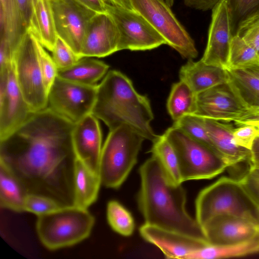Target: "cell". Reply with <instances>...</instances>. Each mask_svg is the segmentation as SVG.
<instances>
[{
  "instance_id": "cell-1",
  "label": "cell",
  "mask_w": 259,
  "mask_h": 259,
  "mask_svg": "<svg viewBox=\"0 0 259 259\" xmlns=\"http://www.w3.org/2000/svg\"><path fill=\"white\" fill-rule=\"evenodd\" d=\"M74 125L48 108L32 113L0 140V163L28 194L49 197L62 206L74 205Z\"/></svg>"
},
{
  "instance_id": "cell-2",
  "label": "cell",
  "mask_w": 259,
  "mask_h": 259,
  "mask_svg": "<svg viewBox=\"0 0 259 259\" xmlns=\"http://www.w3.org/2000/svg\"><path fill=\"white\" fill-rule=\"evenodd\" d=\"M139 174L138 204L145 224L206 240L201 226L187 211L182 184L172 183L153 156L141 165Z\"/></svg>"
},
{
  "instance_id": "cell-3",
  "label": "cell",
  "mask_w": 259,
  "mask_h": 259,
  "mask_svg": "<svg viewBox=\"0 0 259 259\" xmlns=\"http://www.w3.org/2000/svg\"><path fill=\"white\" fill-rule=\"evenodd\" d=\"M92 113L109 131L125 124L145 140L153 142L158 136L151 126L154 115L149 100L139 94L130 78L117 70L108 71L98 84Z\"/></svg>"
},
{
  "instance_id": "cell-4",
  "label": "cell",
  "mask_w": 259,
  "mask_h": 259,
  "mask_svg": "<svg viewBox=\"0 0 259 259\" xmlns=\"http://www.w3.org/2000/svg\"><path fill=\"white\" fill-rule=\"evenodd\" d=\"M196 219L201 226L215 216L229 214L259 223L256 201L240 179L223 176L203 189L195 201Z\"/></svg>"
},
{
  "instance_id": "cell-5",
  "label": "cell",
  "mask_w": 259,
  "mask_h": 259,
  "mask_svg": "<svg viewBox=\"0 0 259 259\" xmlns=\"http://www.w3.org/2000/svg\"><path fill=\"white\" fill-rule=\"evenodd\" d=\"M144 140L127 125L109 131L100 160L99 175L103 185L114 189L121 186L137 162Z\"/></svg>"
},
{
  "instance_id": "cell-6",
  "label": "cell",
  "mask_w": 259,
  "mask_h": 259,
  "mask_svg": "<svg viewBox=\"0 0 259 259\" xmlns=\"http://www.w3.org/2000/svg\"><path fill=\"white\" fill-rule=\"evenodd\" d=\"M95 223L94 215L88 209L65 206L37 216L36 230L43 245L54 250L74 245L88 238Z\"/></svg>"
},
{
  "instance_id": "cell-7",
  "label": "cell",
  "mask_w": 259,
  "mask_h": 259,
  "mask_svg": "<svg viewBox=\"0 0 259 259\" xmlns=\"http://www.w3.org/2000/svg\"><path fill=\"white\" fill-rule=\"evenodd\" d=\"M174 147L183 182L210 179L228 167L221 155L172 125L164 133Z\"/></svg>"
},
{
  "instance_id": "cell-8",
  "label": "cell",
  "mask_w": 259,
  "mask_h": 259,
  "mask_svg": "<svg viewBox=\"0 0 259 259\" xmlns=\"http://www.w3.org/2000/svg\"><path fill=\"white\" fill-rule=\"evenodd\" d=\"M36 41V38L28 30L15 51L13 61L18 85L33 113L48 106V94L39 67Z\"/></svg>"
},
{
  "instance_id": "cell-9",
  "label": "cell",
  "mask_w": 259,
  "mask_h": 259,
  "mask_svg": "<svg viewBox=\"0 0 259 259\" xmlns=\"http://www.w3.org/2000/svg\"><path fill=\"white\" fill-rule=\"evenodd\" d=\"M133 9L141 14L164 39L166 45L184 58L198 56L195 42L164 0H131Z\"/></svg>"
},
{
  "instance_id": "cell-10",
  "label": "cell",
  "mask_w": 259,
  "mask_h": 259,
  "mask_svg": "<svg viewBox=\"0 0 259 259\" xmlns=\"http://www.w3.org/2000/svg\"><path fill=\"white\" fill-rule=\"evenodd\" d=\"M98 84L85 85L57 76L48 94L47 108L75 124L92 112Z\"/></svg>"
},
{
  "instance_id": "cell-11",
  "label": "cell",
  "mask_w": 259,
  "mask_h": 259,
  "mask_svg": "<svg viewBox=\"0 0 259 259\" xmlns=\"http://www.w3.org/2000/svg\"><path fill=\"white\" fill-rule=\"evenodd\" d=\"M119 32L118 50H150L165 44L163 37L139 12L106 4Z\"/></svg>"
},
{
  "instance_id": "cell-12",
  "label": "cell",
  "mask_w": 259,
  "mask_h": 259,
  "mask_svg": "<svg viewBox=\"0 0 259 259\" xmlns=\"http://www.w3.org/2000/svg\"><path fill=\"white\" fill-rule=\"evenodd\" d=\"M32 113L18 85L12 62L0 69V140L18 128Z\"/></svg>"
},
{
  "instance_id": "cell-13",
  "label": "cell",
  "mask_w": 259,
  "mask_h": 259,
  "mask_svg": "<svg viewBox=\"0 0 259 259\" xmlns=\"http://www.w3.org/2000/svg\"><path fill=\"white\" fill-rule=\"evenodd\" d=\"M49 1L58 37L80 57L87 27L96 13L75 0Z\"/></svg>"
},
{
  "instance_id": "cell-14",
  "label": "cell",
  "mask_w": 259,
  "mask_h": 259,
  "mask_svg": "<svg viewBox=\"0 0 259 259\" xmlns=\"http://www.w3.org/2000/svg\"><path fill=\"white\" fill-rule=\"evenodd\" d=\"M202 228L207 242L213 245L237 244L259 235V223L229 214L214 217Z\"/></svg>"
},
{
  "instance_id": "cell-15",
  "label": "cell",
  "mask_w": 259,
  "mask_h": 259,
  "mask_svg": "<svg viewBox=\"0 0 259 259\" xmlns=\"http://www.w3.org/2000/svg\"><path fill=\"white\" fill-rule=\"evenodd\" d=\"M232 38L227 2L221 0L212 9L207 42L202 61L226 69Z\"/></svg>"
},
{
  "instance_id": "cell-16",
  "label": "cell",
  "mask_w": 259,
  "mask_h": 259,
  "mask_svg": "<svg viewBox=\"0 0 259 259\" xmlns=\"http://www.w3.org/2000/svg\"><path fill=\"white\" fill-rule=\"evenodd\" d=\"M247 109L226 83L196 95L195 115L219 121H234Z\"/></svg>"
},
{
  "instance_id": "cell-17",
  "label": "cell",
  "mask_w": 259,
  "mask_h": 259,
  "mask_svg": "<svg viewBox=\"0 0 259 259\" xmlns=\"http://www.w3.org/2000/svg\"><path fill=\"white\" fill-rule=\"evenodd\" d=\"M119 32L112 17L107 12L96 13L84 33L79 56L104 57L118 51Z\"/></svg>"
},
{
  "instance_id": "cell-18",
  "label": "cell",
  "mask_w": 259,
  "mask_h": 259,
  "mask_svg": "<svg viewBox=\"0 0 259 259\" xmlns=\"http://www.w3.org/2000/svg\"><path fill=\"white\" fill-rule=\"evenodd\" d=\"M98 119L92 113L74 124L72 142L76 158L99 174L102 133Z\"/></svg>"
},
{
  "instance_id": "cell-19",
  "label": "cell",
  "mask_w": 259,
  "mask_h": 259,
  "mask_svg": "<svg viewBox=\"0 0 259 259\" xmlns=\"http://www.w3.org/2000/svg\"><path fill=\"white\" fill-rule=\"evenodd\" d=\"M139 232L146 241L159 248L167 258L186 259L191 253L209 244L201 239L147 224Z\"/></svg>"
},
{
  "instance_id": "cell-20",
  "label": "cell",
  "mask_w": 259,
  "mask_h": 259,
  "mask_svg": "<svg viewBox=\"0 0 259 259\" xmlns=\"http://www.w3.org/2000/svg\"><path fill=\"white\" fill-rule=\"evenodd\" d=\"M203 122L217 150L228 167L245 161L248 162L250 150L235 143L233 137L234 128L232 125L204 118Z\"/></svg>"
},
{
  "instance_id": "cell-21",
  "label": "cell",
  "mask_w": 259,
  "mask_h": 259,
  "mask_svg": "<svg viewBox=\"0 0 259 259\" xmlns=\"http://www.w3.org/2000/svg\"><path fill=\"white\" fill-rule=\"evenodd\" d=\"M181 81L185 82L196 95L213 87L227 82L226 70L215 66L207 65L200 59L188 60L179 72Z\"/></svg>"
},
{
  "instance_id": "cell-22",
  "label": "cell",
  "mask_w": 259,
  "mask_h": 259,
  "mask_svg": "<svg viewBox=\"0 0 259 259\" xmlns=\"http://www.w3.org/2000/svg\"><path fill=\"white\" fill-rule=\"evenodd\" d=\"M28 30L44 48L52 51L58 36L49 0L33 1Z\"/></svg>"
},
{
  "instance_id": "cell-23",
  "label": "cell",
  "mask_w": 259,
  "mask_h": 259,
  "mask_svg": "<svg viewBox=\"0 0 259 259\" xmlns=\"http://www.w3.org/2000/svg\"><path fill=\"white\" fill-rule=\"evenodd\" d=\"M74 205L88 209L97 199L102 184L99 174L76 158L74 165Z\"/></svg>"
},
{
  "instance_id": "cell-24",
  "label": "cell",
  "mask_w": 259,
  "mask_h": 259,
  "mask_svg": "<svg viewBox=\"0 0 259 259\" xmlns=\"http://www.w3.org/2000/svg\"><path fill=\"white\" fill-rule=\"evenodd\" d=\"M227 83L246 108L259 106V78L246 69H226Z\"/></svg>"
},
{
  "instance_id": "cell-25",
  "label": "cell",
  "mask_w": 259,
  "mask_h": 259,
  "mask_svg": "<svg viewBox=\"0 0 259 259\" xmlns=\"http://www.w3.org/2000/svg\"><path fill=\"white\" fill-rule=\"evenodd\" d=\"M109 68L103 61L83 57L68 68L58 70L57 76L79 84L95 85L107 74Z\"/></svg>"
},
{
  "instance_id": "cell-26",
  "label": "cell",
  "mask_w": 259,
  "mask_h": 259,
  "mask_svg": "<svg viewBox=\"0 0 259 259\" xmlns=\"http://www.w3.org/2000/svg\"><path fill=\"white\" fill-rule=\"evenodd\" d=\"M28 194L19 180L5 165L0 163V205L16 212L24 211Z\"/></svg>"
},
{
  "instance_id": "cell-27",
  "label": "cell",
  "mask_w": 259,
  "mask_h": 259,
  "mask_svg": "<svg viewBox=\"0 0 259 259\" xmlns=\"http://www.w3.org/2000/svg\"><path fill=\"white\" fill-rule=\"evenodd\" d=\"M259 252V235L241 243L206 246L189 254L186 259H217L244 256Z\"/></svg>"
},
{
  "instance_id": "cell-28",
  "label": "cell",
  "mask_w": 259,
  "mask_h": 259,
  "mask_svg": "<svg viewBox=\"0 0 259 259\" xmlns=\"http://www.w3.org/2000/svg\"><path fill=\"white\" fill-rule=\"evenodd\" d=\"M0 38L8 40L16 50L24 34V28L15 0H0Z\"/></svg>"
},
{
  "instance_id": "cell-29",
  "label": "cell",
  "mask_w": 259,
  "mask_h": 259,
  "mask_svg": "<svg viewBox=\"0 0 259 259\" xmlns=\"http://www.w3.org/2000/svg\"><path fill=\"white\" fill-rule=\"evenodd\" d=\"M150 150L168 178L174 184L183 182L176 151L165 135H158Z\"/></svg>"
},
{
  "instance_id": "cell-30",
  "label": "cell",
  "mask_w": 259,
  "mask_h": 259,
  "mask_svg": "<svg viewBox=\"0 0 259 259\" xmlns=\"http://www.w3.org/2000/svg\"><path fill=\"white\" fill-rule=\"evenodd\" d=\"M196 94L183 81L174 83L167 102V109L174 121L196 110Z\"/></svg>"
},
{
  "instance_id": "cell-31",
  "label": "cell",
  "mask_w": 259,
  "mask_h": 259,
  "mask_svg": "<svg viewBox=\"0 0 259 259\" xmlns=\"http://www.w3.org/2000/svg\"><path fill=\"white\" fill-rule=\"evenodd\" d=\"M232 37L240 28L259 16V0H226Z\"/></svg>"
},
{
  "instance_id": "cell-32",
  "label": "cell",
  "mask_w": 259,
  "mask_h": 259,
  "mask_svg": "<svg viewBox=\"0 0 259 259\" xmlns=\"http://www.w3.org/2000/svg\"><path fill=\"white\" fill-rule=\"evenodd\" d=\"M259 64V55L241 37H232L227 69H247Z\"/></svg>"
},
{
  "instance_id": "cell-33",
  "label": "cell",
  "mask_w": 259,
  "mask_h": 259,
  "mask_svg": "<svg viewBox=\"0 0 259 259\" xmlns=\"http://www.w3.org/2000/svg\"><path fill=\"white\" fill-rule=\"evenodd\" d=\"M107 219L111 228L124 236H131L135 224L131 213L116 200L109 201L107 205Z\"/></svg>"
},
{
  "instance_id": "cell-34",
  "label": "cell",
  "mask_w": 259,
  "mask_h": 259,
  "mask_svg": "<svg viewBox=\"0 0 259 259\" xmlns=\"http://www.w3.org/2000/svg\"><path fill=\"white\" fill-rule=\"evenodd\" d=\"M173 125L219 153L204 126L202 117L195 114H188L175 121Z\"/></svg>"
},
{
  "instance_id": "cell-35",
  "label": "cell",
  "mask_w": 259,
  "mask_h": 259,
  "mask_svg": "<svg viewBox=\"0 0 259 259\" xmlns=\"http://www.w3.org/2000/svg\"><path fill=\"white\" fill-rule=\"evenodd\" d=\"M62 206L56 200L49 197L28 194L24 200V211L39 216L50 213Z\"/></svg>"
},
{
  "instance_id": "cell-36",
  "label": "cell",
  "mask_w": 259,
  "mask_h": 259,
  "mask_svg": "<svg viewBox=\"0 0 259 259\" xmlns=\"http://www.w3.org/2000/svg\"><path fill=\"white\" fill-rule=\"evenodd\" d=\"M36 43L39 67L46 90L48 94L57 76L58 69L52 57L49 55L37 39Z\"/></svg>"
},
{
  "instance_id": "cell-37",
  "label": "cell",
  "mask_w": 259,
  "mask_h": 259,
  "mask_svg": "<svg viewBox=\"0 0 259 259\" xmlns=\"http://www.w3.org/2000/svg\"><path fill=\"white\" fill-rule=\"evenodd\" d=\"M52 58L58 69H63L75 64L81 59L61 38L57 37L52 51Z\"/></svg>"
},
{
  "instance_id": "cell-38",
  "label": "cell",
  "mask_w": 259,
  "mask_h": 259,
  "mask_svg": "<svg viewBox=\"0 0 259 259\" xmlns=\"http://www.w3.org/2000/svg\"><path fill=\"white\" fill-rule=\"evenodd\" d=\"M237 35L251 47L259 55V16L242 26Z\"/></svg>"
},
{
  "instance_id": "cell-39",
  "label": "cell",
  "mask_w": 259,
  "mask_h": 259,
  "mask_svg": "<svg viewBox=\"0 0 259 259\" xmlns=\"http://www.w3.org/2000/svg\"><path fill=\"white\" fill-rule=\"evenodd\" d=\"M259 135V130L255 125L246 124L234 128L233 137L239 146L250 150L253 141Z\"/></svg>"
},
{
  "instance_id": "cell-40",
  "label": "cell",
  "mask_w": 259,
  "mask_h": 259,
  "mask_svg": "<svg viewBox=\"0 0 259 259\" xmlns=\"http://www.w3.org/2000/svg\"><path fill=\"white\" fill-rule=\"evenodd\" d=\"M33 1L15 0L22 25L26 31L29 26Z\"/></svg>"
},
{
  "instance_id": "cell-41",
  "label": "cell",
  "mask_w": 259,
  "mask_h": 259,
  "mask_svg": "<svg viewBox=\"0 0 259 259\" xmlns=\"http://www.w3.org/2000/svg\"><path fill=\"white\" fill-rule=\"evenodd\" d=\"M235 124L255 125L259 123V106L247 109L238 118L234 121Z\"/></svg>"
},
{
  "instance_id": "cell-42",
  "label": "cell",
  "mask_w": 259,
  "mask_h": 259,
  "mask_svg": "<svg viewBox=\"0 0 259 259\" xmlns=\"http://www.w3.org/2000/svg\"><path fill=\"white\" fill-rule=\"evenodd\" d=\"M221 0H184V4L192 9L207 11L212 9Z\"/></svg>"
},
{
  "instance_id": "cell-43",
  "label": "cell",
  "mask_w": 259,
  "mask_h": 259,
  "mask_svg": "<svg viewBox=\"0 0 259 259\" xmlns=\"http://www.w3.org/2000/svg\"><path fill=\"white\" fill-rule=\"evenodd\" d=\"M81 5L95 12L101 13L106 12V3L105 0H75Z\"/></svg>"
},
{
  "instance_id": "cell-44",
  "label": "cell",
  "mask_w": 259,
  "mask_h": 259,
  "mask_svg": "<svg viewBox=\"0 0 259 259\" xmlns=\"http://www.w3.org/2000/svg\"><path fill=\"white\" fill-rule=\"evenodd\" d=\"M250 151L249 165L259 167V135L254 139Z\"/></svg>"
},
{
  "instance_id": "cell-45",
  "label": "cell",
  "mask_w": 259,
  "mask_h": 259,
  "mask_svg": "<svg viewBox=\"0 0 259 259\" xmlns=\"http://www.w3.org/2000/svg\"><path fill=\"white\" fill-rule=\"evenodd\" d=\"M109 4L125 8L134 10L132 6L131 0H106Z\"/></svg>"
},
{
  "instance_id": "cell-46",
  "label": "cell",
  "mask_w": 259,
  "mask_h": 259,
  "mask_svg": "<svg viewBox=\"0 0 259 259\" xmlns=\"http://www.w3.org/2000/svg\"><path fill=\"white\" fill-rule=\"evenodd\" d=\"M245 175L252 179L259 181V167L249 165L248 171Z\"/></svg>"
},
{
  "instance_id": "cell-47",
  "label": "cell",
  "mask_w": 259,
  "mask_h": 259,
  "mask_svg": "<svg viewBox=\"0 0 259 259\" xmlns=\"http://www.w3.org/2000/svg\"><path fill=\"white\" fill-rule=\"evenodd\" d=\"M246 69L252 72L253 74L259 78V64L254 65Z\"/></svg>"
},
{
  "instance_id": "cell-48",
  "label": "cell",
  "mask_w": 259,
  "mask_h": 259,
  "mask_svg": "<svg viewBox=\"0 0 259 259\" xmlns=\"http://www.w3.org/2000/svg\"><path fill=\"white\" fill-rule=\"evenodd\" d=\"M168 6L171 7L174 3L175 0H164Z\"/></svg>"
},
{
  "instance_id": "cell-49",
  "label": "cell",
  "mask_w": 259,
  "mask_h": 259,
  "mask_svg": "<svg viewBox=\"0 0 259 259\" xmlns=\"http://www.w3.org/2000/svg\"><path fill=\"white\" fill-rule=\"evenodd\" d=\"M255 200L256 201L257 211L258 215V217H259V201H258L256 199H255Z\"/></svg>"
},
{
  "instance_id": "cell-50",
  "label": "cell",
  "mask_w": 259,
  "mask_h": 259,
  "mask_svg": "<svg viewBox=\"0 0 259 259\" xmlns=\"http://www.w3.org/2000/svg\"><path fill=\"white\" fill-rule=\"evenodd\" d=\"M255 125L257 127V128L259 130V123L258 124H255Z\"/></svg>"
}]
</instances>
